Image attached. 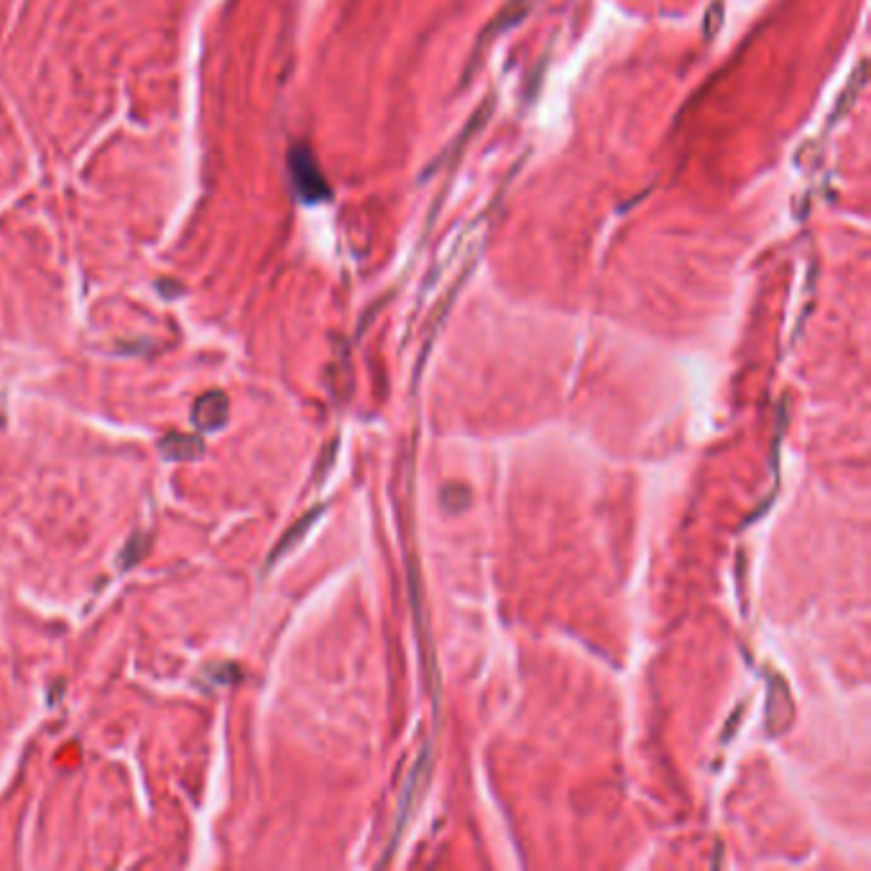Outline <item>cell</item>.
I'll list each match as a JSON object with an SVG mask.
<instances>
[{
    "label": "cell",
    "mask_w": 871,
    "mask_h": 871,
    "mask_svg": "<svg viewBox=\"0 0 871 871\" xmlns=\"http://www.w3.org/2000/svg\"><path fill=\"white\" fill-rule=\"evenodd\" d=\"M230 400L222 392H205L193 404V425L203 433H218L228 425Z\"/></svg>",
    "instance_id": "1"
},
{
    "label": "cell",
    "mask_w": 871,
    "mask_h": 871,
    "mask_svg": "<svg viewBox=\"0 0 871 871\" xmlns=\"http://www.w3.org/2000/svg\"><path fill=\"white\" fill-rule=\"evenodd\" d=\"M159 450L167 460H177V463H185V460H197L200 455L205 453V445L200 437L195 435H185V433H172L167 435L159 443Z\"/></svg>",
    "instance_id": "2"
}]
</instances>
